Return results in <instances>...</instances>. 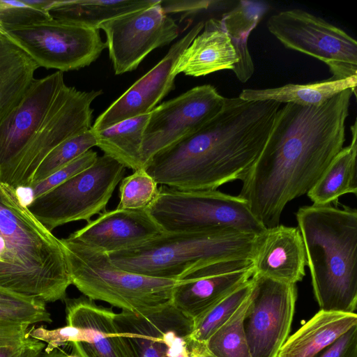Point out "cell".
Returning <instances> with one entry per match:
<instances>
[{
  "label": "cell",
  "mask_w": 357,
  "mask_h": 357,
  "mask_svg": "<svg viewBox=\"0 0 357 357\" xmlns=\"http://www.w3.org/2000/svg\"><path fill=\"white\" fill-rule=\"evenodd\" d=\"M356 95L348 89L321 105L280 107L238 195L266 229L280 225L286 205L307 194L342 149L350 101Z\"/></svg>",
  "instance_id": "1"
},
{
  "label": "cell",
  "mask_w": 357,
  "mask_h": 357,
  "mask_svg": "<svg viewBox=\"0 0 357 357\" xmlns=\"http://www.w3.org/2000/svg\"><path fill=\"white\" fill-rule=\"evenodd\" d=\"M281 105L226 98L215 118L155 154L144 169L158 185L181 190H217L241 181L261 153Z\"/></svg>",
  "instance_id": "2"
},
{
  "label": "cell",
  "mask_w": 357,
  "mask_h": 357,
  "mask_svg": "<svg viewBox=\"0 0 357 357\" xmlns=\"http://www.w3.org/2000/svg\"><path fill=\"white\" fill-rule=\"evenodd\" d=\"M102 91H79L56 71L32 81L0 122V182L29 188L44 158L67 139L91 128L93 101Z\"/></svg>",
  "instance_id": "3"
},
{
  "label": "cell",
  "mask_w": 357,
  "mask_h": 357,
  "mask_svg": "<svg viewBox=\"0 0 357 357\" xmlns=\"http://www.w3.org/2000/svg\"><path fill=\"white\" fill-rule=\"evenodd\" d=\"M0 234V287L45 303L64 301L72 282L60 239L22 204L17 189L1 182Z\"/></svg>",
  "instance_id": "4"
},
{
  "label": "cell",
  "mask_w": 357,
  "mask_h": 357,
  "mask_svg": "<svg viewBox=\"0 0 357 357\" xmlns=\"http://www.w3.org/2000/svg\"><path fill=\"white\" fill-rule=\"evenodd\" d=\"M331 204L296 213L320 310L353 313L357 305V211Z\"/></svg>",
  "instance_id": "5"
},
{
  "label": "cell",
  "mask_w": 357,
  "mask_h": 357,
  "mask_svg": "<svg viewBox=\"0 0 357 357\" xmlns=\"http://www.w3.org/2000/svg\"><path fill=\"white\" fill-rule=\"evenodd\" d=\"M258 236L236 231H163L138 246L107 255L121 269L178 280L190 271L213 262L252 260Z\"/></svg>",
  "instance_id": "6"
},
{
  "label": "cell",
  "mask_w": 357,
  "mask_h": 357,
  "mask_svg": "<svg viewBox=\"0 0 357 357\" xmlns=\"http://www.w3.org/2000/svg\"><path fill=\"white\" fill-rule=\"evenodd\" d=\"M72 282L84 296L121 310L155 307L172 299L178 280L139 275L114 265L108 255L70 238H61Z\"/></svg>",
  "instance_id": "7"
},
{
  "label": "cell",
  "mask_w": 357,
  "mask_h": 357,
  "mask_svg": "<svg viewBox=\"0 0 357 357\" xmlns=\"http://www.w3.org/2000/svg\"><path fill=\"white\" fill-rule=\"evenodd\" d=\"M147 210L166 232L236 231L259 235L266 229L244 199L218 190H181L161 185Z\"/></svg>",
  "instance_id": "8"
},
{
  "label": "cell",
  "mask_w": 357,
  "mask_h": 357,
  "mask_svg": "<svg viewBox=\"0 0 357 357\" xmlns=\"http://www.w3.org/2000/svg\"><path fill=\"white\" fill-rule=\"evenodd\" d=\"M125 168L107 155L98 156L89 167L31 199L26 206L50 231L68 222H89L105 211Z\"/></svg>",
  "instance_id": "9"
},
{
  "label": "cell",
  "mask_w": 357,
  "mask_h": 357,
  "mask_svg": "<svg viewBox=\"0 0 357 357\" xmlns=\"http://www.w3.org/2000/svg\"><path fill=\"white\" fill-rule=\"evenodd\" d=\"M266 25L286 48L325 63L331 79L357 75V42L342 29L299 8L271 15Z\"/></svg>",
  "instance_id": "10"
},
{
  "label": "cell",
  "mask_w": 357,
  "mask_h": 357,
  "mask_svg": "<svg viewBox=\"0 0 357 357\" xmlns=\"http://www.w3.org/2000/svg\"><path fill=\"white\" fill-rule=\"evenodd\" d=\"M3 30L39 68L61 72L89 66L107 48L100 29L52 17Z\"/></svg>",
  "instance_id": "11"
},
{
  "label": "cell",
  "mask_w": 357,
  "mask_h": 357,
  "mask_svg": "<svg viewBox=\"0 0 357 357\" xmlns=\"http://www.w3.org/2000/svg\"><path fill=\"white\" fill-rule=\"evenodd\" d=\"M226 98L211 84L195 86L156 106L151 112L142 144L144 167L157 153L195 133L224 109Z\"/></svg>",
  "instance_id": "12"
},
{
  "label": "cell",
  "mask_w": 357,
  "mask_h": 357,
  "mask_svg": "<svg viewBox=\"0 0 357 357\" xmlns=\"http://www.w3.org/2000/svg\"><path fill=\"white\" fill-rule=\"evenodd\" d=\"M66 326L51 329L49 337L56 347L68 344L79 357H137L115 324L112 307L98 305L82 296L66 298Z\"/></svg>",
  "instance_id": "13"
},
{
  "label": "cell",
  "mask_w": 357,
  "mask_h": 357,
  "mask_svg": "<svg viewBox=\"0 0 357 357\" xmlns=\"http://www.w3.org/2000/svg\"><path fill=\"white\" fill-rule=\"evenodd\" d=\"M160 1L101 24L116 75L135 70L153 50L167 45L178 36L175 20L165 14Z\"/></svg>",
  "instance_id": "14"
},
{
  "label": "cell",
  "mask_w": 357,
  "mask_h": 357,
  "mask_svg": "<svg viewBox=\"0 0 357 357\" xmlns=\"http://www.w3.org/2000/svg\"><path fill=\"white\" fill-rule=\"evenodd\" d=\"M244 330L250 357H278L289 337L297 298L296 284L253 274Z\"/></svg>",
  "instance_id": "15"
},
{
  "label": "cell",
  "mask_w": 357,
  "mask_h": 357,
  "mask_svg": "<svg viewBox=\"0 0 357 357\" xmlns=\"http://www.w3.org/2000/svg\"><path fill=\"white\" fill-rule=\"evenodd\" d=\"M114 321L137 357H189L193 320L171 301L135 311L121 310Z\"/></svg>",
  "instance_id": "16"
},
{
  "label": "cell",
  "mask_w": 357,
  "mask_h": 357,
  "mask_svg": "<svg viewBox=\"0 0 357 357\" xmlns=\"http://www.w3.org/2000/svg\"><path fill=\"white\" fill-rule=\"evenodd\" d=\"M204 22L195 24L174 43L152 69L135 82L95 121L93 132L109 128L123 120L149 114L174 89L173 69L183 52L202 31Z\"/></svg>",
  "instance_id": "17"
},
{
  "label": "cell",
  "mask_w": 357,
  "mask_h": 357,
  "mask_svg": "<svg viewBox=\"0 0 357 357\" xmlns=\"http://www.w3.org/2000/svg\"><path fill=\"white\" fill-rule=\"evenodd\" d=\"M254 274L252 260H222L183 275L172 291V304L192 320L248 282Z\"/></svg>",
  "instance_id": "18"
},
{
  "label": "cell",
  "mask_w": 357,
  "mask_h": 357,
  "mask_svg": "<svg viewBox=\"0 0 357 357\" xmlns=\"http://www.w3.org/2000/svg\"><path fill=\"white\" fill-rule=\"evenodd\" d=\"M163 231L147 209L116 208L100 213L68 238L109 254L138 246Z\"/></svg>",
  "instance_id": "19"
},
{
  "label": "cell",
  "mask_w": 357,
  "mask_h": 357,
  "mask_svg": "<svg viewBox=\"0 0 357 357\" xmlns=\"http://www.w3.org/2000/svg\"><path fill=\"white\" fill-rule=\"evenodd\" d=\"M252 264L254 274L296 284L305 276V249L298 227L279 225L258 236Z\"/></svg>",
  "instance_id": "20"
},
{
  "label": "cell",
  "mask_w": 357,
  "mask_h": 357,
  "mask_svg": "<svg viewBox=\"0 0 357 357\" xmlns=\"http://www.w3.org/2000/svg\"><path fill=\"white\" fill-rule=\"evenodd\" d=\"M239 59L235 44L221 19L212 17L204 22L199 33L178 58L173 73L192 77L204 76L222 70L236 74Z\"/></svg>",
  "instance_id": "21"
},
{
  "label": "cell",
  "mask_w": 357,
  "mask_h": 357,
  "mask_svg": "<svg viewBox=\"0 0 357 357\" xmlns=\"http://www.w3.org/2000/svg\"><path fill=\"white\" fill-rule=\"evenodd\" d=\"M357 314L319 310L288 337L278 357H316L352 326Z\"/></svg>",
  "instance_id": "22"
},
{
  "label": "cell",
  "mask_w": 357,
  "mask_h": 357,
  "mask_svg": "<svg viewBox=\"0 0 357 357\" xmlns=\"http://www.w3.org/2000/svg\"><path fill=\"white\" fill-rule=\"evenodd\" d=\"M38 68L0 27V122L20 101Z\"/></svg>",
  "instance_id": "23"
},
{
  "label": "cell",
  "mask_w": 357,
  "mask_h": 357,
  "mask_svg": "<svg viewBox=\"0 0 357 357\" xmlns=\"http://www.w3.org/2000/svg\"><path fill=\"white\" fill-rule=\"evenodd\" d=\"M350 144L337 154L314 185L307 193L314 205L337 203L346 194H357V122L351 126Z\"/></svg>",
  "instance_id": "24"
},
{
  "label": "cell",
  "mask_w": 357,
  "mask_h": 357,
  "mask_svg": "<svg viewBox=\"0 0 357 357\" xmlns=\"http://www.w3.org/2000/svg\"><path fill=\"white\" fill-rule=\"evenodd\" d=\"M357 75L343 79H333L307 83L287 84L267 89H245L238 96L250 101H274L280 104L313 106L324 103L342 91L356 90Z\"/></svg>",
  "instance_id": "25"
},
{
  "label": "cell",
  "mask_w": 357,
  "mask_h": 357,
  "mask_svg": "<svg viewBox=\"0 0 357 357\" xmlns=\"http://www.w3.org/2000/svg\"><path fill=\"white\" fill-rule=\"evenodd\" d=\"M159 1L160 0H56L53 1L47 12L54 19L98 29L99 26L105 22L149 7Z\"/></svg>",
  "instance_id": "26"
},
{
  "label": "cell",
  "mask_w": 357,
  "mask_h": 357,
  "mask_svg": "<svg viewBox=\"0 0 357 357\" xmlns=\"http://www.w3.org/2000/svg\"><path fill=\"white\" fill-rule=\"evenodd\" d=\"M150 113L123 120L105 130L93 132L96 146L125 167L144 168L142 159L144 132Z\"/></svg>",
  "instance_id": "27"
},
{
  "label": "cell",
  "mask_w": 357,
  "mask_h": 357,
  "mask_svg": "<svg viewBox=\"0 0 357 357\" xmlns=\"http://www.w3.org/2000/svg\"><path fill=\"white\" fill-rule=\"evenodd\" d=\"M268 8L269 6L262 1H241L221 18L235 44L239 59L238 68L235 75L241 82H247L255 70L248 47V36Z\"/></svg>",
  "instance_id": "28"
},
{
  "label": "cell",
  "mask_w": 357,
  "mask_h": 357,
  "mask_svg": "<svg viewBox=\"0 0 357 357\" xmlns=\"http://www.w3.org/2000/svg\"><path fill=\"white\" fill-rule=\"evenodd\" d=\"M250 302V293L232 316L204 342L215 357H250L244 330Z\"/></svg>",
  "instance_id": "29"
},
{
  "label": "cell",
  "mask_w": 357,
  "mask_h": 357,
  "mask_svg": "<svg viewBox=\"0 0 357 357\" xmlns=\"http://www.w3.org/2000/svg\"><path fill=\"white\" fill-rule=\"evenodd\" d=\"M252 278L234 291L220 300L200 316L193 319L190 338L205 342L236 312L250 294Z\"/></svg>",
  "instance_id": "30"
},
{
  "label": "cell",
  "mask_w": 357,
  "mask_h": 357,
  "mask_svg": "<svg viewBox=\"0 0 357 357\" xmlns=\"http://www.w3.org/2000/svg\"><path fill=\"white\" fill-rule=\"evenodd\" d=\"M93 146H96V139L91 128L67 139L44 158L31 179L29 188L40 183Z\"/></svg>",
  "instance_id": "31"
},
{
  "label": "cell",
  "mask_w": 357,
  "mask_h": 357,
  "mask_svg": "<svg viewBox=\"0 0 357 357\" xmlns=\"http://www.w3.org/2000/svg\"><path fill=\"white\" fill-rule=\"evenodd\" d=\"M29 326L0 321V357H40L46 344L30 336Z\"/></svg>",
  "instance_id": "32"
},
{
  "label": "cell",
  "mask_w": 357,
  "mask_h": 357,
  "mask_svg": "<svg viewBox=\"0 0 357 357\" xmlns=\"http://www.w3.org/2000/svg\"><path fill=\"white\" fill-rule=\"evenodd\" d=\"M158 184L144 168L134 172L121 180L119 192V209H147L158 193Z\"/></svg>",
  "instance_id": "33"
},
{
  "label": "cell",
  "mask_w": 357,
  "mask_h": 357,
  "mask_svg": "<svg viewBox=\"0 0 357 357\" xmlns=\"http://www.w3.org/2000/svg\"><path fill=\"white\" fill-rule=\"evenodd\" d=\"M53 0H0V27L26 25L50 18L47 10Z\"/></svg>",
  "instance_id": "34"
},
{
  "label": "cell",
  "mask_w": 357,
  "mask_h": 357,
  "mask_svg": "<svg viewBox=\"0 0 357 357\" xmlns=\"http://www.w3.org/2000/svg\"><path fill=\"white\" fill-rule=\"evenodd\" d=\"M98 157L97 153L92 149L85 152L40 183L33 186L31 188L32 190L31 199L37 198L75 174L87 169L96 162Z\"/></svg>",
  "instance_id": "35"
},
{
  "label": "cell",
  "mask_w": 357,
  "mask_h": 357,
  "mask_svg": "<svg viewBox=\"0 0 357 357\" xmlns=\"http://www.w3.org/2000/svg\"><path fill=\"white\" fill-rule=\"evenodd\" d=\"M316 357H357V324L326 347Z\"/></svg>",
  "instance_id": "36"
},
{
  "label": "cell",
  "mask_w": 357,
  "mask_h": 357,
  "mask_svg": "<svg viewBox=\"0 0 357 357\" xmlns=\"http://www.w3.org/2000/svg\"><path fill=\"white\" fill-rule=\"evenodd\" d=\"M220 2L207 0H161L160 6L167 15L183 13L187 15L208 10Z\"/></svg>",
  "instance_id": "37"
},
{
  "label": "cell",
  "mask_w": 357,
  "mask_h": 357,
  "mask_svg": "<svg viewBox=\"0 0 357 357\" xmlns=\"http://www.w3.org/2000/svg\"><path fill=\"white\" fill-rule=\"evenodd\" d=\"M0 321L19 322L31 325L42 322L52 323V320L29 312L0 307Z\"/></svg>",
  "instance_id": "38"
},
{
  "label": "cell",
  "mask_w": 357,
  "mask_h": 357,
  "mask_svg": "<svg viewBox=\"0 0 357 357\" xmlns=\"http://www.w3.org/2000/svg\"><path fill=\"white\" fill-rule=\"evenodd\" d=\"M188 348L189 353L194 357H215L208 351L204 342H200L190 339L188 344Z\"/></svg>",
  "instance_id": "39"
},
{
  "label": "cell",
  "mask_w": 357,
  "mask_h": 357,
  "mask_svg": "<svg viewBox=\"0 0 357 357\" xmlns=\"http://www.w3.org/2000/svg\"><path fill=\"white\" fill-rule=\"evenodd\" d=\"M66 354L65 351L59 347L49 353H46L43 351L40 357H65Z\"/></svg>",
  "instance_id": "40"
},
{
  "label": "cell",
  "mask_w": 357,
  "mask_h": 357,
  "mask_svg": "<svg viewBox=\"0 0 357 357\" xmlns=\"http://www.w3.org/2000/svg\"><path fill=\"white\" fill-rule=\"evenodd\" d=\"M4 250H5V248H4V241H3V238L1 237V236L0 234V268H1V266L2 262H3V254H4Z\"/></svg>",
  "instance_id": "41"
},
{
  "label": "cell",
  "mask_w": 357,
  "mask_h": 357,
  "mask_svg": "<svg viewBox=\"0 0 357 357\" xmlns=\"http://www.w3.org/2000/svg\"><path fill=\"white\" fill-rule=\"evenodd\" d=\"M65 357H79L77 355L74 354L73 352H71V354H66Z\"/></svg>",
  "instance_id": "42"
},
{
  "label": "cell",
  "mask_w": 357,
  "mask_h": 357,
  "mask_svg": "<svg viewBox=\"0 0 357 357\" xmlns=\"http://www.w3.org/2000/svg\"><path fill=\"white\" fill-rule=\"evenodd\" d=\"M188 354H189V352H188ZM189 357H193V356L189 354Z\"/></svg>",
  "instance_id": "43"
}]
</instances>
